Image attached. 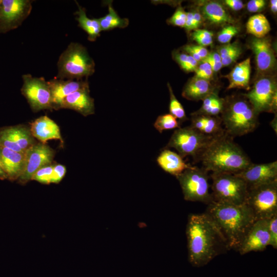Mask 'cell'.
<instances>
[{
    "label": "cell",
    "instance_id": "1",
    "mask_svg": "<svg viewBox=\"0 0 277 277\" xmlns=\"http://www.w3.org/2000/svg\"><path fill=\"white\" fill-rule=\"evenodd\" d=\"M186 233L188 261L194 267L204 266L229 250L217 226L205 212L189 215Z\"/></svg>",
    "mask_w": 277,
    "mask_h": 277
},
{
    "label": "cell",
    "instance_id": "2",
    "mask_svg": "<svg viewBox=\"0 0 277 277\" xmlns=\"http://www.w3.org/2000/svg\"><path fill=\"white\" fill-rule=\"evenodd\" d=\"M205 213L217 226L229 250L237 251L247 232L256 221L246 204L236 205L212 201Z\"/></svg>",
    "mask_w": 277,
    "mask_h": 277
},
{
    "label": "cell",
    "instance_id": "3",
    "mask_svg": "<svg viewBox=\"0 0 277 277\" xmlns=\"http://www.w3.org/2000/svg\"><path fill=\"white\" fill-rule=\"evenodd\" d=\"M196 161L212 173L238 174L252 162L242 148L226 132L214 138L201 153Z\"/></svg>",
    "mask_w": 277,
    "mask_h": 277
},
{
    "label": "cell",
    "instance_id": "4",
    "mask_svg": "<svg viewBox=\"0 0 277 277\" xmlns=\"http://www.w3.org/2000/svg\"><path fill=\"white\" fill-rule=\"evenodd\" d=\"M242 95L226 97L220 116L225 132L232 137L252 132L259 125V114Z\"/></svg>",
    "mask_w": 277,
    "mask_h": 277
},
{
    "label": "cell",
    "instance_id": "5",
    "mask_svg": "<svg viewBox=\"0 0 277 277\" xmlns=\"http://www.w3.org/2000/svg\"><path fill=\"white\" fill-rule=\"evenodd\" d=\"M56 78L80 80L87 78L95 71V63L86 48L71 43L59 57Z\"/></svg>",
    "mask_w": 277,
    "mask_h": 277
},
{
    "label": "cell",
    "instance_id": "6",
    "mask_svg": "<svg viewBox=\"0 0 277 277\" xmlns=\"http://www.w3.org/2000/svg\"><path fill=\"white\" fill-rule=\"evenodd\" d=\"M210 177L213 201L236 205L245 204L248 187L241 177L227 173H212Z\"/></svg>",
    "mask_w": 277,
    "mask_h": 277
},
{
    "label": "cell",
    "instance_id": "7",
    "mask_svg": "<svg viewBox=\"0 0 277 277\" xmlns=\"http://www.w3.org/2000/svg\"><path fill=\"white\" fill-rule=\"evenodd\" d=\"M203 167L192 166L176 176L181 187L184 199L207 205L212 201L209 183L210 176Z\"/></svg>",
    "mask_w": 277,
    "mask_h": 277
},
{
    "label": "cell",
    "instance_id": "8",
    "mask_svg": "<svg viewBox=\"0 0 277 277\" xmlns=\"http://www.w3.org/2000/svg\"><path fill=\"white\" fill-rule=\"evenodd\" d=\"M243 95L258 113H276L277 83L275 75L257 77L252 87Z\"/></svg>",
    "mask_w": 277,
    "mask_h": 277
},
{
    "label": "cell",
    "instance_id": "9",
    "mask_svg": "<svg viewBox=\"0 0 277 277\" xmlns=\"http://www.w3.org/2000/svg\"><path fill=\"white\" fill-rule=\"evenodd\" d=\"M245 204L255 220H267L277 214V181L248 189Z\"/></svg>",
    "mask_w": 277,
    "mask_h": 277
},
{
    "label": "cell",
    "instance_id": "10",
    "mask_svg": "<svg viewBox=\"0 0 277 277\" xmlns=\"http://www.w3.org/2000/svg\"><path fill=\"white\" fill-rule=\"evenodd\" d=\"M213 138L200 133L190 126L180 127L174 130L165 149L173 148L183 158L191 156L196 161Z\"/></svg>",
    "mask_w": 277,
    "mask_h": 277
},
{
    "label": "cell",
    "instance_id": "11",
    "mask_svg": "<svg viewBox=\"0 0 277 277\" xmlns=\"http://www.w3.org/2000/svg\"><path fill=\"white\" fill-rule=\"evenodd\" d=\"M22 79L21 92L31 110L34 112L52 110L51 94L47 81L43 77H33L29 74L22 75Z\"/></svg>",
    "mask_w": 277,
    "mask_h": 277
},
{
    "label": "cell",
    "instance_id": "12",
    "mask_svg": "<svg viewBox=\"0 0 277 277\" xmlns=\"http://www.w3.org/2000/svg\"><path fill=\"white\" fill-rule=\"evenodd\" d=\"M55 154L54 150L46 143L36 142L25 152V167L17 183L24 185L31 181L37 170L52 164Z\"/></svg>",
    "mask_w": 277,
    "mask_h": 277
},
{
    "label": "cell",
    "instance_id": "13",
    "mask_svg": "<svg viewBox=\"0 0 277 277\" xmlns=\"http://www.w3.org/2000/svg\"><path fill=\"white\" fill-rule=\"evenodd\" d=\"M32 1L1 0L0 33H6L19 27L29 15Z\"/></svg>",
    "mask_w": 277,
    "mask_h": 277
},
{
    "label": "cell",
    "instance_id": "14",
    "mask_svg": "<svg viewBox=\"0 0 277 277\" xmlns=\"http://www.w3.org/2000/svg\"><path fill=\"white\" fill-rule=\"evenodd\" d=\"M249 47L255 56L257 77L274 75L276 60L271 40L266 36L253 37L249 41Z\"/></svg>",
    "mask_w": 277,
    "mask_h": 277
},
{
    "label": "cell",
    "instance_id": "15",
    "mask_svg": "<svg viewBox=\"0 0 277 277\" xmlns=\"http://www.w3.org/2000/svg\"><path fill=\"white\" fill-rule=\"evenodd\" d=\"M36 143L30 127L17 125L0 128V147L25 153Z\"/></svg>",
    "mask_w": 277,
    "mask_h": 277
},
{
    "label": "cell",
    "instance_id": "16",
    "mask_svg": "<svg viewBox=\"0 0 277 277\" xmlns=\"http://www.w3.org/2000/svg\"><path fill=\"white\" fill-rule=\"evenodd\" d=\"M270 245L268 220H258L247 232L237 251L241 255L252 251H262Z\"/></svg>",
    "mask_w": 277,
    "mask_h": 277
},
{
    "label": "cell",
    "instance_id": "17",
    "mask_svg": "<svg viewBox=\"0 0 277 277\" xmlns=\"http://www.w3.org/2000/svg\"><path fill=\"white\" fill-rule=\"evenodd\" d=\"M246 183L248 189L277 181V162L255 164L252 163L242 172L234 174Z\"/></svg>",
    "mask_w": 277,
    "mask_h": 277
},
{
    "label": "cell",
    "instance_id": "18",
    "mask_svg": "<svg viewBox=\"0 0 277 277\" xmlns=\"http://www.w3.org/2000/svg\"><path fill=\"white\" fill-rule=\"evenodd\" d=\"M51 94L52 109H60L63 100L70 94L86 88H89L87 79L74 80L56 78L47 81Z\"/></svg>",
    "mask_w": 277,
    "mask_h": 277
},
{
    "label": "cell",
    "instance_id": "19",
    "mask_svg": "<svg viewBox=\"0 0 277 277\" xmlns=\"http://www.w3.org/2000/svg\"><path fill=\"white\" fill-rule=\"evenodd\" d=\"M198 10L205 21L209 24L222 26L233 24L235 19L226 10L224 5L216 1H204L197 3Z\"/></svg>",
    "mask_w": 277,
    "mask_h": 277
},
{
    "label": "cell",
    "instance_id": "20",
    "mask_svg": "<svg viewBox=\"0 0 277 277\" xmlns=\"http://www.w3.org/2000/svg\"><path fill=\"white\" fill-rule=\"evenodd\" d=\"M25 153L0 147L1 166L9 181H17L23 173L25 163Z\"/></svg>",
    "mask_w": 277,
    "mask_h": 277
},
{
    "label": "cell",
    "instance_id": "21",
    "mask_svg": "<svg viewBox=\"0 0 277 277\" xmlns=\"http://www.w3.org/2000/svg\"><path fill=\"white\" fill-rule=\"evenodd\" d=\"M61 109L73 110L84 116L94 114V99L90 95L89 87L76 91L67 96L62 102Z\"/></svg>",
    "mask_w": 277,
    "mask_h": 277
},
{
    "label": "cell",
    "instance_id": "22",
    "mask_svg": "<svg viewBox=\"0 0 277 277\" xmlns=\"http://www.w3.org/2000/svg\"><path fill=\"white\" fill-rule=\"evenodd\" d=\"M30 128L33 136L41 143H46L50 140H58L63 143L58 126L46 115L31 122Z\"/></svg>",
    "mask_w": 277,
    "mask_h": 277
},
{
    "label": "cell",
    "instance_id": "23",
    "mask_svg": "<svg viewBox=\"0 0 277 277\" xmlns=\"http://www.w3.org/2000/svg\"><path fill=\"white\" fill-rule=\"evenodd\" d=\"M191 116L190 126L205 136L215 138L225 133L220 116L192 114Z\"/></svg>",
    "mask_w": 277,
    "mask_h": 277
},
{
    "label": "cell",
    "instance_id": "24",
    "mask_svg": "<svg viewBox=\"0 0 277 277\" xmlns=\"http://www.w3.org/2000/svg\"><path fill=\"white\" fill-rule=\"evenodd\" d=\"M216 91L217 88L211 81L193 76L185 85L182 95L187 100L199 101Z\"/></svg>",
    "mask_w": 277,
    "mask_h": 277
},
{
    "label": "cell",
    "instance_id": "25",
    "mask_svg": "<svg viewBox=\"0 0 277 277\" xmlns=\"http://www.w3.org/2000/svg\"><path fill=\"white\" fill-rule=\"evenodd\" d=\"M251 69L249 57L235 65L228 74L224 76L229 82L227 89L229 90L241 88L249 91L251 88L250 86Z\"/></svg>",
    "mask_w": 277,
    "mask_h": 277
},
{
    "label": "cell",
    "instance_id": "26",
    "mask_svg": "<svg viewBox=\"0 0 277 277\" xmlns=\"http://www.w3.org/2000/svg\"><path fill=\"white\" fill-rule=\"evenodd\" d=\"M156 161L159 165L165 172L175 176L192 166L187 164L178 153L167 149L161 152Z\"/></svg>",
    "mask_w": 277,
    "mask_h": 277
},
{
    "label": "cell",
    "instance_id": "27",
    "mask_svg": "<svg viewBox=\"0 0 277 277\" xmlns=\"http://www.w3.org/2000/svg\"><path fill=\"white\" fill-rule=\"evenodd\" d=\"M202 101L201 108L191 114L220 116L224 108L225 98L220 97L217 91L209 94Z\"/></svg>",
    "mask_w": 277,
    "mask_h": 277
},
{
    "label": "cell",
    "instance_id": "28",
    "mask_svg": "<svg viewBox=\"0 0 277 277\" xmlns=\"http://www.w3.org/2000/svg\"><path fill=\"white\" fill-rule=\"evenodd\" d=\"M78 10L75 12L77 15L76 19L78 26L88 34V39L91 42L95 41L100 36L102 31L97 18H90L87 17L86 10L76 2Z\"/></svg>",
    "mask_w": 277,
    "mask_h": 277
},
{
    "label": "cell",
    "instance_id": "29",
    "mask_svg": "<svg viewBox=\"0 0 277 277\" xmlns=\"http://www.w3.org/2000/svg\"><path fill=\"white\" fill-rule=\"evenodd\" d=\"M246 31L256 38H263L269 32L271 27L266 17L259 13L249 17L246 25Z\"/></svg>",
    "mask_w": 277,
    "mask_h": 277
},
{
    "label": "cell",
    "instance_id": "30",
    "mask_svg": "<svg viewBox=\"0 0 277 277\" xmlns=\"http://www.w3.org/2000/svg\"><path fill=\"white\" fill-rule=\"evenodd\" d=\"M108 13L98 19L102 31H108L114 28H123L129 24V20L121 18L112 7L111 3H108Z\"/></svg>",
    "mask_w": 277,
    "mask_h": 277
},
{
    "label": "cell",
    "instance_id": "31",
    "mask_svg": "<svg viewBox=\"0 0 277 277\" xmlns=\"http://www.w3.org/2000/svg\"><path fill=\"white\" fill-rule=\"evenodd\" d=\"M217 52L222 60L223 67L228 66L234 63L242 52L240 45L237 42L223 44L220 46Z\"/></svg>",
    "mask_w": 277,
    "mask_h": 277
},
{
    "label": "cell",
    "instance_id": "32",
    "mask_svg": "<svg viewBox=\"0 0 277 277\" xmlns=\"http://www.w3.org/2000/svg\"><path fill=\"white\" fill-rule=\"evenodd\" d=\"M172 56L181 68L186 72H194L200 63L192 56L182 50L174 51Z\"/></svg>",
    "mask_w": 277,
    "mask_h": 277
},
{
    "label": "cell",
    "instance_id": "33",
    "mask_svg": "<svg viewBox=\"0 0 277 277\" xmlns=\"http://www.w3.org/2000/svg\"><path fill=\"white\" fill-rule=\"evenodd\" d=\"M167 86L170 94L169 107L170 114L176 119H178L180 122H184L188 120L185 110L174 94L171 86L169 83L167 84Z\"/></svg>",
    "mask_w": 277,
    "mask_h": 277
},
{
    "label": "cell",
    "instance_id": "34",
    "mask_svg": "<svg viewBox=\"0 0 277 277\" xmlns=\"http://www.w3.org/2000/svg\"><path fill=\"white\" fill-rule=\"evenodd\" d=\"M154 127L160 133H162L164 130L181 127L177 119L170 114L159 116L154 122Z\"/></svg>",
    "mask_w": 277,
    "mask_h": 277
},
{
    "label": "cell",
    "instance_id": "35",
    "mask_svg": "<svg viewBox=\"0 0 277 277\" xmlns=\"http://www.w3.org/2000/svg\"><path fill=\"white\" fill-rule=\"evenodd\" d=\"M205 20L197 8L187 12V17L184 29L187 32L194 31L199 29V27L204 22Z\"/></svg>",
    "mask_w": 277,
    "mask_h": 277
},
{
    "label": "cell",
    "instance_id": "36",
    "mask_svg": "<svg viewBox=\"0 0 277 277\" xmlns=\"http://www.w3.org/2000/svg\"><path fill=\"white\" fill-rule=\"evenodd\" d=\"M213 33L212 32L204 29H197L190 33V38L199 45L206 47L213 43Z\"/></svg>",
    "mask_w": 277,
    "mask_h": 277
},
{
    "label": "cell",
    "instance_id": "37",
    "mask_svg": "<svg viewBox=\"0 0 277 277\" xmlns=\"http://www.w3.org/2000/svg\"><path fill=\"white\" fill-rule=\"evenodd\" d=\"M181 50L192 56L199 63L204 60L209 53L206 47L193 44L184 45Z\"/></svg>",
    "mask_w": 277,
    "mask_h": 277
},
{
    "label": "cell",
    "instance_id": "38",
    "mask_svg": "<svg viewBox=\"0 0 277 277\" xmlns=\"http://www.w3.org/2000/svg\"><path fill=\"white\" fill-rule=\"evenodd\" d=\"M240 31V27L234 24L225 25L217 33V41L222 44L229 43Z\"/></svg>",
    "mask_w": 277,
    "mask_h": 277
},
{
    "label": "cell",
    "instance_id": "39",
    "mask_svg": "<svg viewBox=\"0 0 277 277\" xmlns=\"http://www.w3.org/2000/svg\"><path fill=\"white\" fill-rule=\"evenodd\" d=\"M54 164L44 166L37 170L33 175L31 180L43 184H51V179Z\"/></svg>",
    "mask_w": 277,
    "mask_h": 277
},
{
    "label": "cell",
    "instance_id": "40",
    "mask_svg": "<svg viewBox=\"0 0 277 277\" xmlns=\"http://www.w3.org/2000/svg\"><path fill=\"white\" fill-rule=\"evenodd\" d=\"M187 12L180 5L173 15L167 20V23L174 26L184 28L186 21Z\"/></svg>",
    "mask_w": 277,
    "mask_h": 277
},
{
    "label": "cell",
    "instance_id": "41",
    "mask_svg": "<svg viewBox=\"0 0 277 277\" xmlns=\"http://www.w3.org/2000/svg\"><path fill=\"white\" fill-rule=\"evenodd\" d=\"M194 76L211 81L214 72L210 65L205 61L201 62L195 71Z\"/></svg>",
    "mask_w": 277,
    "mask_h": 277
},
{
    "label": "cell",
    "instance_id": "42",
    "mask_svg": "<svg viewBox=\"0 0 277 277\" xmlns=\"http://www.w3.org/2000/svg\"><path fill=\"white\" fill-rule=\"evenodd\" d=\"M203 61L210 65L214 72H217L223 67L221 56L217 51L209 52L208 56Z\"/></svg>",
    "mask_w": 277,
    "mask_h": 277
},
{
    "label": "cell",
    "instance_id": "43",
    "mask_svg": "<svg viewBox=\"0 0 277 277\" xmlns=\"http://www.w3.org/2000/svg\"><path fill=\"white\" fill-rule=\"evenodd\" d=\"M268 230L271 238V245L273 248H277V214L267 219Z\"/></svg>",
    "mask_w": 277,
    "mask_h": 277
},
{
    "label": "cell",
    "instance_id": "44",
    "mask_svg": "<svg viewBox=\"0 0 277 277\" xmlns=\"http://www.w3.org/2000/svg\"><path fill=\"white\" fill-rule=\"evenodd\" d=\"M66 168L65 166L60 164H54L51 179V183H59L65 175Z\"/></svg>",
    "mask_w": 277,
    "mask_h": 277
},
{
    "label": "cell",
    "instance_id": "45",
    "mask_svg": "<svg viewBox=\"0 0 277 277\" xmlns=\"http://www.w3.org/2000/svg\"><path fill=\"white\" fill-rule=\"evenodd\" d=\"M266 4L264 0H250L247 4V9L251 13L259 12L265 9Z\"/></svg>",
    "mask_w": 277,
    "mask_h": 277
},
{
    "label": "cell",
    "instance_id": "46",
    "mask_svg": "<svg viewBox=\"0 0 277 277\" xmlns=\"http://www.w3.org/2000/svg\"><path fill=\"white\" fill-rule=\"evenodd\" d=\"M222 4L232 10L233 11H240L244 7L243 1L240 0H224Z\"/></svg>",
    "mask_w": 277,
    "mask_h": 277
},
{
    "label": "cell",
    "instance_id": "47",
    "mask_svg": "<svg viewBox=\"0 0 277 277\" xmlns=\"http://www.w3.org/2000/svg\"><path fill=\"white\" fill-rule=\"evenodd\" d=\"M269 6L271 12L274 14H276L277 12V1L270 0L269 1Z\"/></svg>",
    "mask_w": 277,
    "mask_h": 277
},
{
    "label": "cell",
    "instance_id": "48",
    "mask_svg": "<svg viewBox=\"0 0 277 277\" xmlns=\"http://www.w3.org/2000/svg\"><path fill=\"white\" fill-rule=\"evenodd\" d=\"M274 118L271 120L270 123L271 127L273 129L275 134L277 133V116L276 113H275Z\"/></svg>",
    "mask_w": 277,
    "mask_h": 277
},
{
    "label": "cell",
    "instance_id": "49",
    "mask_svg": "<svg viewBox=\"0 0 277 277\" xmlns=\"http://www.w3.org/2000/svg\"><path fill=\"white\" fill-rule=\"evenodd\" d=\"M0 180H7V176L6 174L5 173L4 171H3V169L2 167L1 161H0Z\"/></svg>",
    "mask_w": 277,
    "mask_h": 277
},
{
    "label": "cell",
    "instance_id": "50",
    "mask_svg": "<svg viewBox=\"0 0 277 277\" xmlns=\"http://www.w3.org/2000/svg\"><path fill=\"white\" fill-rule=\"evenodd\" d=\"M1 0H0V3H1Z\"/></svg>",
    "mask_w": 277,
    "mask_h": 277
}]
</instances>
